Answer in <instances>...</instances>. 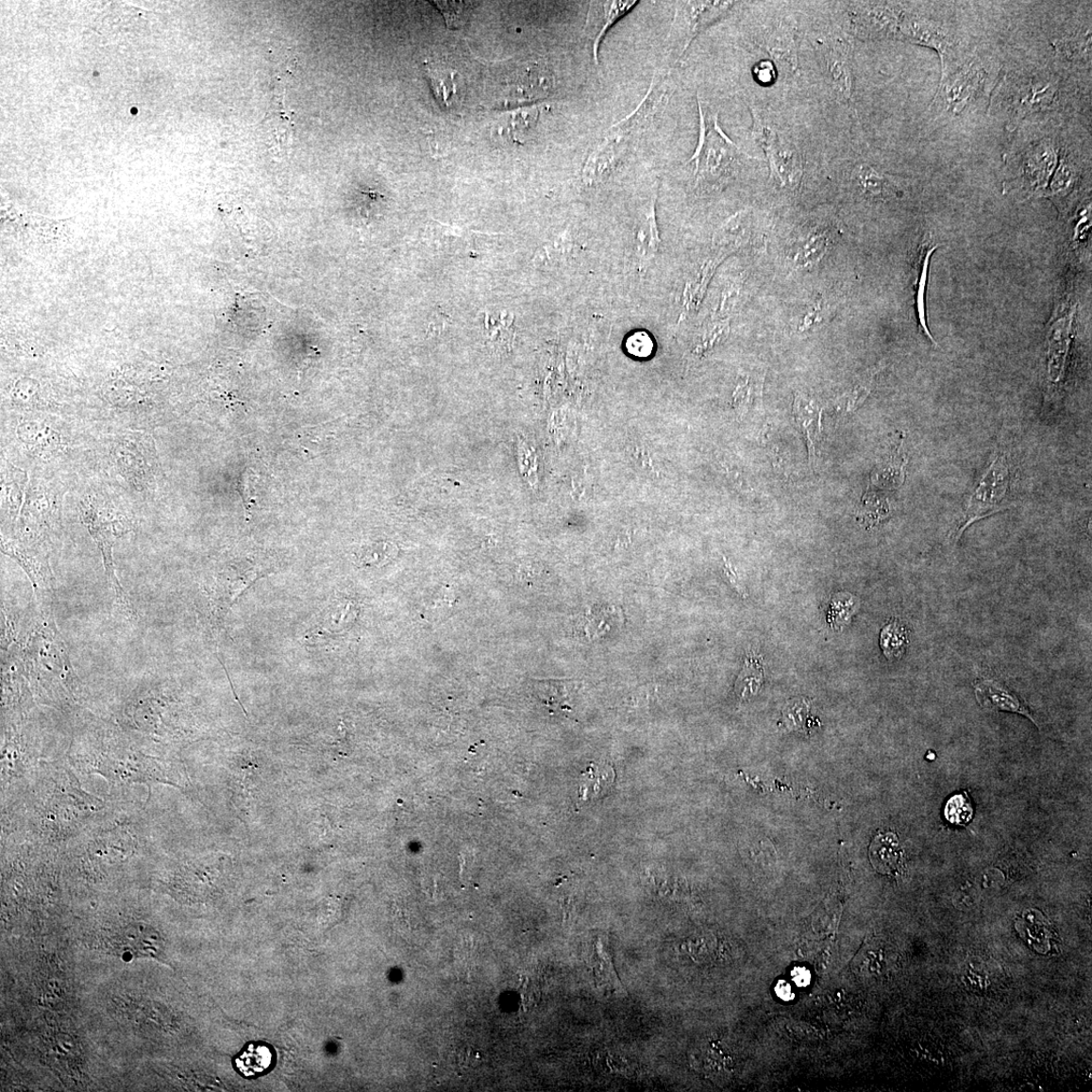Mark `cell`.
Returning a JSON list of instances; mask_svg holds the SVG:
<instances>
[{"label": "cell", "instance_id": "cell-1", "mask_svg": "<svg viewBox=\"0 0 1092 1092\" xmlns=\"http://www.w3.org/2000/svg\"><path fill=\"white\" fill-rule=\"evenodd\" d=\"M698 102L699 142L689 163H695V189L706 193L721 188L732 177L742 161L751 158L722 131L718 116H708Z\"/></svg>", "mask_w": 1092, "mask_h": 1092}, {"label": "cell", "instance_id": "cell-2", "mask_svg": "<svg viewBox=\"0 0 1092 1092\" xmlns=\"http://www.w3.org/2000/svg\"><path fill=\"white\" fill-rule=\"evenodd\" d=\"M118 473L137 491L151 490L158 484L160 462L155 444L144 432L120 435L111 447Z\"/></svg>", "mask_w": 1092, "mask_h": 1092}, {"label": "cell", "instance_id": "cell-3", "mask_svg": "<svg viewBox=\"0 0 1092 1092\" xmlns=\"http://www.w3.org/2000/svg\"><path fill=\"white\" fill-rule=\"evenodd\" d=\"M1060 148L1055 139L1033 141L1020 156L1017 175L1008 183L1009 192L1024 198L1044 196L1058 165Z\"/></svg>", "mask_w": 1092, "mask_h": 1092}, {"label": "cell", "instance_id": "cell-4", "mask_svg": "<svg viewBox=\"0 0 1092 1092\" xmlns=\"http://www.w3.org/2000/svg\"><path fill=\"white\" fill-rule=\"evenodd\" d=\"M1010 485V470L1005 458L999 455L987 467L980 483L972 492L956 530L957 540L972 523L995 514L1006 507L1002 505Z\"/></svg>", "mask_w": 1092, "mask_h": 1092}, {"label": "cell", "instance_id": "cell-5", "mask_svg": "<svg viewBox=\"0 0 1092 1092\" xmlns=\"http://www.w3.org/2000/svg\"><path fill=\"white\" fill-rule=\"evenodd\" d=\"M898 40L937 51L942 62V78L963 63L959 57V41L949 28L917 14L903 12Z\"/></svg>", "mask_w": 1092, "mask_h": 1092}, {"label": "cell", "instance_id": "cell-6", "mask_svg": "<svg viewBox=\"0 0 1092 1092\" xmlns=\"http://www.w3.org/2000/svg\"><path fill=\"white\" fill-rule=\"evenodd\" d=\"M753 118V133L768 160L772 178L781 189L798 190L803 177L801 154L796 146L780 137L771 127L764 125L754 110Z\"/></svg>", "mask_w": 1092, "mask_h": 1092}, {"label": "cell", "instance_id": "cell-7", "mask_svg": "<svg viewBox=\"0 0 1092 1092\" xmlns=\"http://www.w3.org/2000/svg\"><path fill=\"white\" fill-rule=\"evenodd\" d=\"M987 78L988 75L981 61L963 62L953 73L941 79L932 105L943 109L945 112L959 115L983 94Z\"/></svg>", "mask_w": 1092, "mask_h": 1092}, {"label": "cell", "instance_id": "cell-8", "mask_svg": "<svg viewBox=\"0 0 1092 1092\" xmlns=\"http://www.w3.org/2000/svg\"><path fill=\"white\" fill-rule=\"evenodd\" d=\"M731 2H684L680 3L670 37L671 50L679 57L689 48L692 41L705 28L721 19L732 8Z\"/></svg>", "mask_w": 1092, "mask_h": 1092}, {"label": "cell", "instance_id": "cell-9", "mask_svg": "<svg viewBox=\"0 0 1092 1092\" xmlns=\"http://www.w3.org/2000/svg\"><path fill=\"white\" fill-rule=\"evenodd\" d=\"M904 10L898 4L853 3L849 22L853 33L863 40L898 39Z\"/></svg>", "mask_w": 1092, "mask_h": 1092}, {"label": "cell", "instance_id": "cell-10", "mask_svg": "<svg viewBox=\"0 0 1092 1092\" xmlns=\"http://www.w3.org/2000/svg\"><path fill=\"white\" fill-rule=\"evenodd\" d=\"M1016 85L1008 123L1010 131H1015L1032 113L1053 108L1059 96V87L1054 77L1033 76L1018 81Z\"/></svg>", "mask_w": 1092, "mask_h": 1092}, {"label": "cell", "instance_id": "cell-11", "mask_svg": "<svg viewBox=\"0 0 1092 1092\" xmlns=\"http://www.w3.org/2000/svg\"><path fill=\"white\" fill-rule=\"evenodd\" d=\"M95 499H89L81 505V516L104 556L106 570L109 579L116 581L112 563V546L117 538L130 530V523L111 514L110 510L102 508Z\"/></svg>", "mask_w": 1092, "mask_h": 1092}, {"label": "cell", "instance_id": "cell-12", "mask_svg": "<svg viewBox=\"0 0 1092 1092\" xmlns=\"http://www.w3.org/2000/svg\"><path fill=\"white\" fill-rule=\"evenodd\" d=\"M609 131L610 135L594 147L585 163L581 178L587 187L599 186L612 176L628 150L624 136Z\"/></svg>", "mask_w": 1092, "mask_h": 1092}, {"label": "cell", "instance_id": "cell-13", "mask_svg": "<svg viewBox=\"0 0 1092 1092\" xmlns=\"http://www.w3.org/2000/svg\"><path fill=\"white\" fill-rule=\"evenodd\" d=\"M22 509V519L27 524L49 526L59 519L61 512L62 495L59 489L33 479L28 485Z\"/></svg>", "mask_w": 1092, "mask_h": 1092}, {"label": "cell", "instance_id": "cell-14", "mask_svg": "<svg viewBox=\"0 0 1092 1092\" xmlns=\"http://www.w3.org/2000/svg\"><path fill=\"white\" fill-rule=\"evenodd\" d=\"M824 59L834 92L843 101H852L855 78L852 52L848 42L841 39L830 41L824 50Z\"/></svg>", "mask_w": 1092, "mask_h": 1092}, {"label": "cell", "instance_id": "cell-15", "mask_svg": "<svg viewBox=\"0 0 1092 1092\" xmlns=\"http://www.w3.org/2000/svg\"><path fill=\"white\" fill-rule=\"evenodd\" d=\"M637 2H592L585 25V34L592 42L593 57L599 64L601 42L610 27L626 16Z\"/></svg>", "mask_w": 1092, "mask_h": 1092}, {"label": "cell", "instance_id": "cell-16", "mask_svg": "<svg viewBox=\"0 0 1092 1092\" xmlns=\"http://www.w3.org/2000/svg\"><path fill=\"white\" fill-rule=\"evenodd\" d=\"M18 437L28 450L40 458H50L62 448L61 435L48 425L36 421L23 422Z\"/></svg>", "mask_w": 1092, "mask_h": 1092}, {"label": "cell", "instance_id": "cell-17", "mask_svg": "<svg viewBox=\"0 0 1092 1092\" xmlns=\"http://www.w3.org/2000/svg\"><path fill=\"white\" fill-rule=\"evenodd\" d=\"M657 193L651 196L648 208L644 211L635 234V253L642 265L650 263L657 258L661 248V238L657 222Z\"/></svg>", "mask_w": 1092, "mask_h": 1092}, {"label": "cell", "instance_id": "cell-18", "mask_svg": "<svg viewBox=\"0 0 1092 1092\" xmlns=\"http://www.w3.org/2000/svg\"><path fill=\"white\" fill-rule=\"evenodd\" d=\"M1081 180V166L1070 150H1060L1059 161L1050 187L1044 196L1050 198L1060 210L1063 201L1075 191Z\"/></svg>", "mask_w": 1092, "mask_h": 1092}, {"label": "cell", "instance_id": "cell-19", "mask_svg": "<svg viewBox=\"0 0 1092 1092\" xmlns=\"http://www.w3.org/2000/svg\"><path fill=\"white\" fill-rule=\"evenodd\" d=\"M977 701L981 705L994 712H1010L1026 715L1033 722L1028 709L1020 703L1018 698L1008 688L994 680H984L975 686Z\"/></svg>", "mask_w": 1092, "mask_h": 1092}, {"label": "cell", "instance_id": "cell-20", "mask_svg": "<svg viewBox=\"0 0 1092 1092\" xmlns=\"http://www.w3.org/2000/svg\"><path fill=\"white\" fill-rule=\"evenodd\" d=\"M664 76L654 79L650 85L647 94L643 99V102L635 110L630 113L626 119L619 121L612 129L620 134H626L635 129H640L644 124L648 122L651 116H654L657 109L664 101L666 92V79Z\"/></svg>", "mask_w": 1092, "mask_h": 1092}, {"label": "cell", "instance_id": "cell-21", "mask_svg": "<svg viewBox=\"0 0 1092 1092\" xmlns=\"http://www.w3.org/2000/svg\"><path fill=\"white\" fill-rule=\"evenodd\" d=\"M869 856L879 873L898 875L901 872L903 850L895 833L878 834L870 846Z\"/></svg>", "mask_w": 1092, "mask_h": 1092}, {"label": "cell", "instance_id": "cell-22", "mask_svg": "<svg viewBox=\"0 0 1092 1092\" xmlns=\"http://www.w3.org/2000/svg\"><path fill=\"white\" fill-rule=\"evenodd\" d=\"M28 481L26 473L8 462L2 465V509L3 516L7 520L17 519L23 503L25 486Z\"/></svg>", "mask_w": 1092, "mask_h": 1092}, {"label": "cell", "instance_id": "cell-23", "mask_svg": "<svg viewBox=\"0 0 1092 1092\" xmlns=\"http://www.w3.org/2000/svg\"><path fill=\"white\" fill-rule=\"evenodd\" d=\"M750 236V216L748 211L737 212L722 224L714 237V246L717 254L726 258L737 248L745 245Z\"/></svg>", "mask_w": 1092, "mask_h": 1092}, {"label": "cell", "instance_id": "cell-24", "mask_svg": "<svg viewBox=\"0 0 1092 1092\" xmlns=\"http://www.w3.org/2000/svg\"><path fill=\"white\" fill-rule=\"evenodd\" d=\"M938 249V245L932 243V239L926 238L923 244L919 246V252L916 261V306L917 320L921 330L931 340L932 344L935 342L929 330L928 318L926 311V290L928 285L929 268L932 254Z\"/></svg>", "mask_w": 1092, "mask_h": 1092}, {"label": "cell", "instance_id": "cell-25", "mask_svg": "<svg viewBox=\"0 0 1092 1092\" xmlns=\"http://www.w3.org/2000/svg\"><path fill=\"white\" fill-rule=\"evenodd\" d=\"M794 417L807 441L811 461L815 458V446L820 441L821 434V409L813 399L802 394H798L794 400Z\"/></svg>", "mask_w": 1092, "mask_h": 1092}, {"label": "cell", "instance_id": "cell-26", "mask_svg": "<svg viewBox=\"0 0 1092 1092\" xmlns=\"http://www.w3.org/2000/svg\"><path fill=\"white\" fill-rule=\"evenodd\" d=\"M855 179L863 193L876 201L889 200L899 193L895 180L868 164H861L856 168Z\"/></svg>", "mask_w": 1092, "mask_h": 1092}, {"label": "cell", "instance_id": "cell-27", "mask_svg": "<svg viewBox=\"0 0 1092 1092\" xmlns=\"http://www.w3.org/2000/svg\"><path fill=\"white\" fill-rule=\"evenodd\" d=\"M275 1062L276 1053L272 1047L249 1043L235 1059V1067L245 1077H259L274 1068Z\"/></svg>", "mask_w": 1092, "mask_h": 1092}, {"label": "cell", "instance_id": "cell-28", "mask_svg": "<svg viewBox=\"0 0 1092 1092\" xmlns=\"http://www.w3.org/2000/svg\"><path fill=\"white\" fill-rule=\"evenodd\" d=\"M764 47L778 65L788 68L791 73L797 70L798 59L793 28L777 27L765 38Z\"/></svg>", "mask_w": 1092, "mask_h": 1092}, {"label": "cell", "instance_id": "cell-29", "mask_svg": "<svg viewBox=\"0 0 1092 1092\" xmlns=\"http://www.w3.org/2000/svg\"><path fill=\"white\" fill-rule=\"evenodd\" d=\"M434 95L445 108L451 109L460 103V78L456 71L436 65L428 68Z\"/></svg>", "mask_w": 1092, "mask_h": 1092}, {"label": "cell", "instance_id": "cell-30", "mask_svg": "<svg viewBox=\"0 0 1092 1092\" xmlns=\"http://www.w3.org/2000/svg\"><path fill=\"white\" fill-rule=\"evenodd\" d=\"M485 328L489 344L496 349L510 348L515 339V315L502 311L498 314L486 313Z\"/></svg>", "mask_w": 1092, "mask_h": 1092}, {"label": "cell", "instance_id": "cell-31", "mask_svg": "<svg viewBox=\"0 0 1092 1092\" xmlns=\"http://www.w3.org/2000/svg\"><path fill=\"white\" fill-rule=\"evenodd\" d=\"M120 947L137 956L160 957V933L143 928H131L122 933Z\"/></svg>", "mask_w": 1092, "mask_h": 1092}, {"label": "cell", "instance_id": "cell-32", "mask_svg": "<svg viewBox=\"0 0 1092 1092\" xmlns=\"http://www.w3.org/2000/svg\"><path fill=\"white\" fill-rule=\"evenodd\" d=\"M575 251V241L569 231H565L550 243L538 248L532 262L536 267H552L564 263Z\"/></svg>", "mask_w": 1092, "mask_h": 1092}, {"label": "cell", "instance_id": "cell-33", "mask_svg": "<svg viewBox=\"0 0 1092 1092\" xmlns=\"http://www.w3.org/2000/svg\"><path fill=\"white\" fill-rule=\"evenodd\" d=\"M614 778V770L610 765L591 764L580 780V798L584 800L597 798L613 784Z\"/></svg>", "mask_w": 1092, "mask_h": 1092}, {"label": "cell", "instance_id": "cell-34", "mask_svg": "<svg viewBox=\"0 0 1092 1092\" xmlns=\"http://www.w3.org/2000/svg\"><path fill=\"white\" fill-rule=\"evenodd\" d=\"M493 235L461 232V234H442L441 237L438 238V243H441V244L444 245V248L449 249L450 251L466 252L471 254L473 252L479 253L480 251H485L487 248H489L487 245H491L493 244Z\"/></svg>", "mask_w": 1092, "mask_h": 1092}, {"label": "cell", "instance_id": "cell-35", "mask_svg": "<svg viewBox=\"0 0 1092 1092\" xmlns=\"http://www.w3.org/2000/svg\"><path fill=\"white\" fill-rule=\"evenodd\" d=\"M595 959L596 963L594 968L595 974L598 978V983L607 991L613 992L614 995L622 994L623 988L618 981L616 972L614 971L613 961L610 959L609 954L607 953L601 941L597 942Z\"/></svg>", "mask_w": 1092, "mask_h": 1092}, {"label": "cell", "instance_id": "cell-36", "mask_svg": "<svg viewBox=\"0 0 1092 1092\" xmlns=\"http://www.w3.org/2000/svg\"><path fill=\"white\" fill-rule=\"evenodd\" d=\"M764 674L761 664L754 657L746 660L741 676L737 679L735 693L741 699L756 695L763 683Z\"/></svg>", "mask_w": 1092, "mask_h": 1092}, {"label": "cell", "instance_id": "cell-37", "mask_svg": "<svg viewBox=\"0 0 1092 1092\" xmlns=\"http://www.w3.org/2000/svg\"><path fill=\"white\" fill-rule=\"evenodd\" d=\"M881 645L887 659L901 658L907 647V633L903 626L899 622L888 624L882 632Z\"/></svg>", "mask_w": 1092, "mask_h": 1092}, {"label": "cell", "instance_id": "cell-38", "mask_svg": "<svg viewBox=\"0 0 1092 1092\" xmlns=\"http://www.w3.org/2000/svg\"><path fill=\"white\" fill-rule=\"evenodd\" d=\"M540 111L537 109L518 110L509 116L506 130L515 142H522L535 126Z\"/></svg>", "mask_w": 1092, "mask_h": 1092}, {"label": "cell", "instance_id": "cell-39", "mask_svg": "<svg viewBox=\"0 0 1092 1092\" xmlns=\"http://www.w3.org/2000/svg\"><path fill=\"white\" fill-rule=\"evenodd\" d=\"M730 331L731 324L729 319L719 320L707 326L700 335L697 348V351H706L714 348L729 336Z\"/></svg>", "mask_w": 1092, "mask_h": 1092}, {"label": "cell", "instance_id": "cell-40", "mask_svg": "<svg viewBox=\"0 0 1092 1092\" xmlns=\"http://www.w3.org/2000/svg\"><path fill=\"white\" fill-rule=\"evenodd\" d=\"M972 807L968 798L964 796L954 797L949 799L946 806V817L955 825H966L972 817Z\"/></svg>", "mask_w": 1092, "mask_h": 1092}, {"label": "cell", "instance_id": "cell-41", "mask_svg": "<svg viewBox=\"0 0 1092 1092\" xmlns=\"http://www.w3.org/2000/svg\"><path fill=\"white\" fill-rule=\"evenodd\" d=\"M828 240L822 235H814L805 240L798 252V261L802 265L817 261L826 252Z\"/></svg>", "mask_w": 1092, "mask_h": 1092}, {"label": "cell", "instance_id": "cell-42", "mask_svg": "<svg viewBox=\"0 0 1092 1092\" xmlns=\"http://www.w3.org/2000/svg\"><path fill=\"white\" fill-rule=\"evenodd\" d=\"M876 374H877V371L869 372L866 376H865L858 382V384L854 387V389L848 394V396H847V399H848L847 411H848V412H853L854 410L859 408L860 405L865 400H866L868 395L870 394V392L872 390L874 377Z\"/></svg>", "mask_w": 1092, "mask_h": 1092}, {"label": "cell", "instance_id": "cell-43", "mask_svg": "<svg viewBox=\"0 0 1092 1092\" xmlns=\"http://www.w3.org/2000/svg\"><path fill=\"white\" fill-rule=\"evenodd\" d=\"M434 4L444 13L448 26L458 27L465 22L463 3L435 2Z\"/></svg>", "mask_w": 1092, "mask_h": 1092}, {"label": "cell", "instance_id": "cell-44", "mask_svg": "<svg viewBox=\"0 0 1092 1092\" xmlns=\"http://www.w3.org/2000/svg\"><path fill=\"white\" fill-rule=\"evenodd\" d=\"M652 347H654V345H652L650 337L644 332L633 334L628 342V348L630 352L637 357L648 356L652 350Z\"/></svg>", "mask_w": 1092, "mask_h": 1092}, {"label": "cell", "instance_id": "cell-45", "mask_svg": "<svg viewBox=\"0 0 1092 1092\" xmlns=\"http://www.w3.org/2000/svg\"><path fill=\"white\" fill-rule=\"evenodd\" d=\"M756 80L763 85L773 84L778 76L776 65L770 60L757 63L753 70Z\"/></svg>", "mask_w": 1092, "mask_h": 1092}, {"label": "cell", "instance_id": "cell-46", "mask_svg": "<svg viewBox=\"0 0 1092 1092\" xmlns=\"http://www.w3.org/2000/svg\"><path fill=\"white\" fill-rule=\"evenodd\" d=\"M751 388L753 387L749 386L748 379H746L743 384L737 387L734 393V399L735 403L739 405L740 408L748 409L751 396H753L751 395H753V393H751Z\"/></svg>", "mask_w": 1092, "mask_h": 1092}, {"label": "cell", "instance_id": "cell-47", "mask_svg": "<svg viewBox=\"0 0 1092 1092\" xmlns=\"http://www.w3.org/2000/svg\"><path fill=\"white\" fill-rule=\"evenodd\" d=\"M792 978L798 986H806L811 982V973L804 968H797L792 972Z\"/></svg>", "mask_w": 1092, "mask_h": 1092}, {"label": "cell", "instance_id": "cell-48", "mask_svg": "<svg viewBox=\"0 0 1092 1092\" xmlns=\"http://www.w3.org/2000/svg\"><path fill=\"white\" fill-rule=\"evenodd\" d=\"M777 996L783 1000H791L793 998V991L791 986L785 982H780L776 986Z\"/></svg>", "mask_w": 1092, "mask_h": 1092}]
</instances>
